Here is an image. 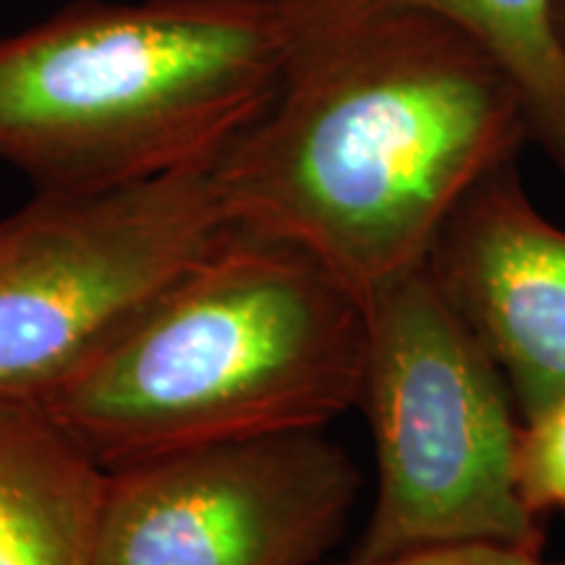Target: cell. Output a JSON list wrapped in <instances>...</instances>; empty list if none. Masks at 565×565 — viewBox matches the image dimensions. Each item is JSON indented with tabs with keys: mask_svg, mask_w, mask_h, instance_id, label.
Masks as SVG:
<instances>
[{
	"mask_svg": "<svg viewBox=\"0 0 565 565\" xmlns=\"http://www.w3.org/2000/svg\"><path fill=\"white\" fill-rule=\"evenodd\" d=\"M359 406L377 490L351 561L437 545L542 553L545 532L519 484L521 427L503 374L424 267L364 296Z\"/></svg>",
	"mask_w": 565,
	"mask_h": 565,
	"instance_id": "cell-4",
	"label": "cell"
},
{
	"mask_svg": "<svg viewBox=\"0 0 565 565\" xmlns=\"http://www.w3.org/2000/svg\"><path fill=\"white\" fill-rule=\"evenodd\" d=\"M345 565H565L550 563L542 553H529V550L505 547V545H484V542H471V545H437L408 550L380 561L356 563L349 561Z\"/></svg>",
	"mask_w": 565,
	"mask_h": 565,
	"instance_id": "cell-11",
	"label": "cell"
},
{
	"mask_svg": "<svg viewBox=\"0 0 565 565\" xmlns=\"http://www.w3.org/2000/svg\"><path fill=\"white\" fill-rule=\"evenodd\" d=\"M105 469L51 412L0 395V565H95Z\"/></svg>",
	"mask_w": 565,
	"mask_h": 565,
	"instance_id": "cell-8",
	"label": "cell"
},
{
	"mask_svg": "<svg viewBox=\"0 0 565 565\" xmlns=\"http://www.w3.org/2000/svg\"><path fill=\"white\" fill-rule=\"evenodd\" d=\"M364 351L362 296L299 246L231 228L40 404L110 471L324 429L359 406Z\"/></svg>",
	"mask_w": 565,
	"mask_h": 565,
	"instance_id": "cell-2",
	"label": "cell"
},
{
	"mask_svg": "<svg viewBox=\"0 0 565 565\" xmlns=\"http://www.w3.org/2000/svg\"><path fill=\"white\" fill-rule=\"evenodd\" d=\"M519 484L536 515L565 511V398L521 427Z\"/></svg>",
	"mask_w": 565,
	"mask_h": 565,
	"instance_id": "cell-10",
	"label": "cell"
},
{
	"mask_svg": "<svg viewBox=\"0 0 565 565\" xmlns=\"http://www.w3.org/2000/svg\"><path fill=\"white\" fill-rule=\"evenodd\" d=\"M341 9H408L456 26L511 79L524 108L529 145L565 175V51L555 0H309Z\"/></svg>",
	"mask_w": 565,
	"mask_h": 565,
	"instance_id": "cell-9",
	"label": "cell"
},
{
	"mask_svg": "<svg viewBox=\"0 0 565 565\" xmlns=\"http://www.w3.org/2000/svg\"><path fill=\"white\" fill-rule=\"evenodd\" d=\"M280 68L273 0H82L0 34V162L38 192L215 166Z\"/></svg>",
	"mask_w": 565,
	"mask_h": 565,
	"instance_id": "cell-3",
	"label": "cell"
},
{
	"mask_svg": "<svg viewBox=\"0 0 565 565\" xmlns=\"http://www.w3.org/2000/svg\"><path fill=\"white\" fill-rule=\"evenodd\" d=\"M424 270L503 374L524 424L565 398V228L532 202L519 160L463 196Z\"/></svg>",
	"mask_w": 565,
	"mask_h": 565,
	"instance_id": "cell-7",
	"label": "cell"
},
{
	"mask_svg": "<svg viewBox=\"0 0 565 565\" xmlns=\"http://www.w3.org/2000/svg\"><path fill=\"white\" fill-rule=\"evenodd\" d=\"M231 228L212 166L0 217V395L45 398Z\"/></svg>",
	"mask_w": 565,
	"mask_h": 565,
	"instance_id": "cell-5",
	"label": "cell"
},
{
	"mask_svg": "<svg viewBox=\"0 0 565 565\" xmlns=\"http://www.w3.org/2000/svg\"><path fill=\"white\" fill-rule=\"evenodd\" d=\"M362 475L322 429L168 450L105 471L95 565H315Z\"/></svg>",
	"mask_w": 565,
	"mask_h": 565,
	"instance_id": "cell-6",
	"label": "cell"
},
{
	"mask_svg": "<svg viewBox=\"0 0 565 565\" xmlns=\"http://www.w3.org/2000/svg\"><path fill=\"white\" fill-rule=\"evenodd\" d=\"M273 3L278 89L212 179L233 228L299 246L364 299L424 267L463 196L519 160L524 108L477 42L429 13Z\"/></svg>",
	"mask_w": 565,
	"mask_h": 565,
	"instance_id": "cell-1",
	"label": "cell"
},
{
	"mask_svg": "<svg viewBox=\"0 0 565 565\" xmlns=\"http://www.w3.org/2000/svg\"><path fill=\"white\" fill-rule=\"evenodd\" d=\"M555 30L565 51V0H555Z\"/></svg>",
	"mask_w": 565,
	"mask_h": 565,
	"instance_id": "cell-12",
	"label": "cell"
}]
</instances>
